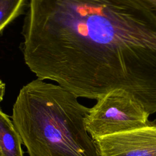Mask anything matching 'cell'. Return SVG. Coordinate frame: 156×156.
Here are the masks:
<instances>
[{
    "mask_svg": "<svg viewBox=\"0 0 156 156\" xmlns=\"http://www.w3.org/2000/svg\"><path fill=\"white\" fill-rule=\"evenodd\" d=\"M90 111L61 86L37 78L20 90L12 119L29 156H101L86 129Z\"/></svg>",
    "mask_w": 156,
    "mask_h": 156,
    "instance_id": "2",
    "label": "cell"
},
{
    "mask_svg": "<svg viewBox=\"0 0 156 156\" xmlns=\"http://www.w3.org/2000/svg\"><path fill=\"white\" fill-rule=\"evenodd\" d=\"M21 34L29 69L77 98L134 93L156 73V17L141 0H29Z\"/></svg>",
    "mask_w": 156,
    "mask_h": 156,
    "instance_id": "1",
    "label": "cell"
},
{
    "mask_svg": "<svg viewBox=\"0 0 156 156\" xmlns=\"http://www.w3.org/2000/svg\"><path fill=\"white\" fill-rule=\"evenodd\" d=\"M26 6V0H0V34L19 16Z\"/></svg>",
    "mask_w": 156,
    "mask_h": 156,
    "instance_id": "6",
    "label": "cell"
},
{
    "mask_svg": "<svg viewBox=\"0 0 156 156\" xmlns=\"http://www.w3.org/2000/svg\"><path fill=\"white\" fill-rule=\"evenodd\" d=\"M156 16V0H141Z\"/></svg>",
    "mask_w": 156,
    "mask_h": 156,
    "instance_id": "7",
    "label": "cell"
},
{
    "mask_svg": "<svg viewBox=\"0 0 156 156\" xmlns=\"http://www.w3.org/2000/svg\"><path fill=\"white\" fill-rule=\"evenodd\" d=\"M149 113L134 96L121 90H112L97 100L85 121L90 136L98 138L147 126Z\"/></svg>",
    "mask_w": 156,
    "mask_h": 156,
    "instance_id": "3",
    "label": "cell"
},
{
    "mask_svg": "<svg viewBox=\"0 0 156 156\" xmlns=\"http://www.w3.org/2000/svg\"><path fill=\"white\" fill-rule=\"evenodd\" d=\"M94 140L101 156H156V125Z\"/></svg>",
    "mask_w": 156,
    "mask_h": 156,
    "instance_id": "4",
    "label": "cell"
},
{
    "mask_svg": "<svg viewBox=\"0 0 156 156\" xmlns=\"http://www.w3.org/2000/svg\"><path fill=\"white\" fill-rule=\"evenodd\" d=\"M5 83L2 80H0V102H1L3 100V98L5 94Z\"/></svg>",
    "mask_w": 156,
    "mask_h": 156,
    "instance_id": "8",
    "label": "cell"
},
{
    "mask_svg": "<svg viewBox=\"0 0 156 156\" xmlns=\"http://www.w3.org/2000/svg\"><path fill=\"white\" fill-rule=\"evenodd\" d=\"M22 144L12 119L0 108V156H24Z\"/></svg>",
    "mask_w": 156,
    "mask_h": 156,
    "instance_id": "5",
    "label": "cell"
}]
</instances>
